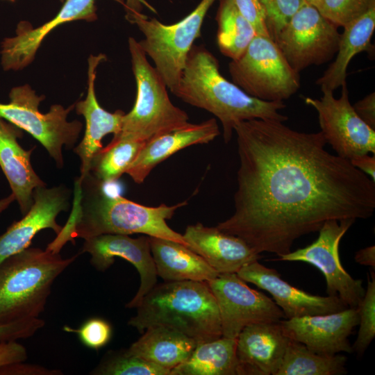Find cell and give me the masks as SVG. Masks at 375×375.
Returning <instances> with one entry per match:
<instances>
[{"label":"cell","mask_w":375,"mask_h":375,"mask_svg":"<svg viewBox=\"0 0 375 375\" xmlns=\"http://www.w3.org/2000/svg\"><path fill=\"white\" fill-rule=\"evenodd\" d=\"M341 87L338 99L334 97V91L321 88L323 94L319 99L305 97V103L317 111L321 133L336 155L349 160L358 156L374 154L375 129L355 112L349 101L347 83Z\"/></svg>","instance_id":"cell-12"},{"label":"cell","mask_w":375,"mask_h":375,"mask_svg":"<svg viewBox=\"0 0 375 375\" xmlns=\"http://www.w3.org/2000/svg\"><path fill=\"white\" fill-rule=\"evenodd\" d=\"M7 1H10L11 2H14L15 0H7Z\"/></svg>","instance_id":"cell-46"},{"label":"cell","mask_w":375,"mask_h":375,"mask_svg":"<svg viewBox=\"0 0 375 375\" xmlns=\"http://www.w3.org/2000/svg\"><path fill=\"white\" fill-rule=\"evenodd\" d=\"M358 323L357 308L280 322L283 333L290 340L303 344L315 353L328 356L353 352L348 338Z\"/></svg>","instance_id":"cell-16"},{"label":"cell","mask_w":375,"mask_h":375,"mask_svg":"<svg viewBox=\"0 0 375 375\" xmlns=\"http://www.w3.org/2000/svg\"><path fill=\"white\" fill-rule=\"evenodd\" d=\"M215 1L201 0L190 13L172 24L149 19L142 13L128 20L144 35L139 45L152 60L172 93L178 86L188 55L194 40L200 37L205 17Z\"/></svg>","instance_id":"cell-7"},{"label":"cell","mask_w":375,"mask_h":375,"mask_svg":"<svg viewBox=\"0 0 375 375\" xmlns=\"http://www.w3.org/2000/svg\"><path fill=\"white\" fill-rule=\"evenodd\" d=\"M347 361L343 355L319 354L290 340L276 375H342L347 373Z\"/></svg>","instance_id":"cell-29"},{"label":"cell","mask_w":375,"mask_h":375,"mask_svg":"<svg viewBox=\"0 0 375 375\" xmlns=\"http://www.w3.org/2000/svg\"><path fill=\"white\" fill-rule=\"evenodd\" d=\"M61 1H63V0H61Z\"/></svg>","instance_id":"cell-47"},{"label":"cell","mask_w":375,"mask_h":375,"mask_svg":"<svg viewBox=\"0 0 375 375\" xmlns=\"http://www.w3.org/2000/svg\"><path fill=\"white\" fill-rule=\"evenodd\" d=\"M9 98V103H0V117L31 134L45 148L57 167H62L63 146L74 149L83 128L81 122L67 119L75 103L67 108L54 104L47 113H42L39 105L44 97L37 95L28 85L12 88Z\"/></svg>","instance_id":"cell-9"},{"label":"cell","mask_w":375,"mask_h":375,"mask_svg":"<svg viewBox=\"0 0 375 375\" xmlns=\"http://www.w3.org/2000/svg\"><path fill=\"white\" fill-rule=\"evenodd\" d=\"M63 330L76 333L83 345L94 350L106 346L110 340L112 333L110 324L101 317L89 318L78 328L64 326Z\"/></svg>","instance_id":"cell-34"},{"label":"cell","mask_w":375,"mask_h":375,"mask_svg":"<svg viewBox=\"0 0 375 375\" xmlns=\"http://www.w3.org/2000/svg\"><path fill=\"white\" fill-rule=\"evenodd\" d=\"M234 132L240 159L235 211L217 227L257 253L281 256L328 220L372 216L375 182L326 151L321 131L254 119L239 123Z\"/></svg>","instance_id":"cell-1"},{"label":"cell","mask_w":375,"mask_h":375,"mask_svg":"<svg viewBox=\"0 0 375 375\" xmlns=\"http://www.w3.org/2000/svg\"><path fill=\"white\" fill-rule=\"evenodd\" d=\"M338 27L304 1L274 40L285 59L297 73L320 65L336 54Z\"/></svg>","instance_id":"cell-10"},{"label":"cell","mask_w":375,"mask_h":375,"mask_svg":"<svg viewBox=\"0 0 375 375\" xmlns=\"http://www.w3.org/2000/svg\"><path fill=\"white\" fill-rule=\"evenodd\" d=\"M241 14L251 24L256 34L269 35L265 10L259 0H234Z\"/></svg>","instance_id":"cell-37"},{"label":"cell","mask_w":375,"mask_h":375,"mask_svg":"<svg viewBox=\"0 0 375 375\" xmlns=\"http://www.w3.org/2000/svg\"><path fill=\"white\" fill-rule=\"evenodd\" d=\"M44 325V321L39 317L0 323V342L30 338Z\"/></svg>","instance_id":"cell-36"},{"label":"cell","mask_w":375,"mask_h":375,"mask_svg":"<svg viewBox=\"0 0 375 375\" xmlns=\"http://www.w3.org/2000/svg\"><path fill=\"white\" fill-rule=\"evenodd\" d=\"M356 220H328L318 231L315 242L275 260L299 261L315 266L324 276L328 295L338 296L349 308H357L365 292L362 281L353 278L344 269L339 254L340 240Z\"/></svg>","instance_id":"cell-11"},{"label":"cell","mask_w":375,"mask_h":375,"mask_svg":"<svg viewBox=\"0 0 375 375\" xmlns=\"http://www.w3.org/2000/svg\"><path fill=\"white\" fill-rule=\"evenodd\" d=\"M80 253H88L90 263L97 270L104 272L122 258L131 263L140 276V285L126 308H137L143 297L157 283V273L152 258L149 236L132 238L124 234H103L84 239Z\"/></svg>","instance_id":"cell-14"},{"label":"cell","mask_w":375,"mask_h":375,"mask_svg":"<svg viewBox=\"0 0 375 375\" xmlns=\"http://www.w3.org/2000/svg\"><path fill=\"white\" fill-rule=\"evenodd\" d=\"M123 6L124 0H113ZM56 15L42 26L33 28L28 22H20L15 35L6 38L1 44V64L5 71L20 70L28 65L44 39L62 24L76 20L92 22L97 19L96 0H63Z\"/></svg>","instance_id":"cell-15"},{"label":"cell","mask_w":375,"mask_h":375,"mask_svg":"<svg viewBox=\"0 0 375 375\" xmlns=\"http://www.w3.org/2000/svg\"><path fill=\"white\" fill-rule=\"evenodd\" d=\"M335 59L317 81L320 88L334 91L346 83L347 67L357 54L374 53L371 43L375 28V6L343 27Z\"/></svg>","instance_id":"cell-25"},{"label":"cell","mask_w":375,"mask_h":375,"mask_svg":"<svg viewBox=\"0 0 375 375\" xmlns=\"http://www.w3.org/2000/svg\"><path fill=\"white\" fill-rule=\"evenodd\" d=\"M128 324L140 333L153 326L176 330L197 342L222 337L215 298L207 282L166 281L156 285L142 299Z\"/></svg>","instance_id":"cell-4"},{"label":"cell","mask_w":375,"mask_h":375,"mask_svg":"<svg viewBox=\"0 0 375 375\" xmlns=\"http://www.w3.org/2000/svg\"><path fill=\"white\" fill-rule=\"evenodd\" d=\"M94 375H171V372L126 350L109 351L90 373Z\"/></svg>","instance_id":"cell-31"},{"label":"cell","mask_w":375,"mask_h":375,"mask_svg":"<svg viewBox=\"0 0 375 375\" xmlns=\"http://www.w3.org/2000/svg\"><path fill=\"white\" fill-rule=\"evenodd\" d=\"M77 256L28 247L0 263V323L38 317L54 281Z\"/></svg>","instance_id":"cell-5"},{"label":"cell","mask_w":375,"mask_h":375,"mask_svg":"<svg viewBox=\"0 0 375 375\" xmlns=\"http://www.w3.org/2000/svg\"><path fill=\"white\" fill-rule=\"evenodd\" d=\"M352 106L360 118L375 129V92L369 93Z\"/></svg>","instance_id":"cell-40"},{"label":"cell","mask_w":375,"mask_h":375,"mask_svg":"<svg viewBox=\"0 0 375 375\" xmlns=\"http://www.w3.org/2000/svg\"><path fill=\"white\" fill-rule=\"evenodd\" d=\"M69 194L63 185L35 188L29 210L0 236V263L29 247L34 236L43 229L50 228L58 235L62 226L56 222V217L60 212L67 211Z\"/></svg>","instance_id":"cell-18"},{"label":"cell","mask_w":375,"mask_h":375,"mask_svg":"<svg viewBox=\"0 0 375 375\" xmlns=\"http://www.w3.org/2000/svg\"><path fill=\"white\" fill-rule=\"evenodd\" d=\"M356 262L373 267H375V247L374 245L361 249L355 254Z\"/></svg>","instance_id":"cell-42"},{"label":"cell","mask_w":375,"mask_h":375,"mask_svg":"<svg viewBox=\"0 0 375 375\" xmlns=\"http://www.w3.org/2000/svg\"><path fill=\"white\" fill-rule=\"evenodd\" d=\"M183 236L189 248L219 274L237 273L261 258L244 240L217 226L208 227L198 222L188 226Z\"/></svg>","instance_id":"cell-21"},{"label":"cell","mask_w":375,"mask_h":375,"mask_svg":"<svg viewBox=\"0 0 375 375\" xmlns=\"http://www.w3.org/2000/svg\"><path fill=\"white\" fill-rule=\"evenodd\" d=\"M145 144L133 140L110 142L94 159L90 173L104 183L116 181L126 173Z\"/></svg>","instance_id":"cell-30"},{"label":"cell","mask_w":375,"mask_h":375,"mask_svg":"<svg viewBox=\"0 0 375 375\" xmlns=\"http://www.w3.org/2000/svg\"><path fill=\"white\" fill-rule=\"evenodd\" d=\"M62 373L57 369L44 367L24 364V362L12 364L0 368V375H60Z\"/></svg>","instance_id":"cell-39"},{"label":"cell","mask_w":375,"mask_h":375,"mask_svg":"<svg viewBox=\"0 0 375 375\" xmlns=\"http://www.w3.org/2000/svg\"><path fill=\"white\" fill-rule=\"evenodd\" d=\"M236 274L245 282L267 291L287 319L329 314L349 308L338 296L315 295L291 285L276 269L258 260L244 265Z\"/></svg>","instance_id":"cell-17"},{"label":"cell","mask_w":375,"mask_h":375,"mask_svg":"<svg viewBox=\"0 0 375 375\" xmlns=\"http://www.w3.org/2000/svg\"><path fill=\"white\" fill-rule=\"evenodd\" d=\"M104 188L105 183L90 173L81 180L76 178L72 214L47 249L59 253L67 242L74 243L76 238L134 233L171 240L189 247L183 235L167 224L187 201L174 206H147L120 195H110Z\"/></svg>","instance_id":"cell-2"},{"label":"cell","mask_w":375,"mask_h":375,"mask_svg":"<svg viewBox=\"0 0 375 375\" xmlns=\"http://www.w3.org/2000/svg\"><path fill=\"white\" fill-rule=\"evenodd\" d=\"M207 283L217 303L222 337L236 339L249 325L285 318L272 299L249 288L236 273L219 274Z\"/></svg>","instance_id":"cell-13"},{"label":"cell","mask_w":375,"mask_h":375,"mask_svg":"<svg viewBox=\"0 0 375 375\" xmlns=\"http://www.w3.org/2000/svg\"><path fill=\"white\" fill-rule=\"evenodd\" d=\"M259 1L265 12L269 35L274 40L305 0H259Z\"/></svg>","instance_id":"cell-35"},{"label":"cell","mask_w":375,"mask_h":375,"mask_svg":"<svg viewBox=\"0 0 375 375\" xmlns=\"http://www.w3.org/2000/svg\"><path fill=\"white\" fill-rule=\"evenodd\" d=\"M215 17L217 43L220 52L235 60L240 58L256 35L251 24L241 14L234 0H218Z\"/></svg>","instance_id":"cell-28"},{"label":"cell","mask_w":375,"mask_h":375,"mask_svg":"<svg viewBox=\"0 0 375 375\" xmlns=\"http://www.w3.org/2000/svg\"><path fill=\"white\" fill-rule=\"evenodd\" d=\"M191 106L203 109L221 122L223 138L228 143L239 123L254 119L284 122L288 117L279 111L283 101H265L245 93L219 72L217 58L203 45L190 49L177 88L172 92Z\"/></svg>","instance_id":"cell-3"},{"label":"cell","mask_w":375,"mask_h":375,"mask_svg":"<svg viewBox=\"0 0 375 375\" xmlns=\"http://www.w3.org/2000/svg\"><path fill=\"white\" fill-rule=\"evenodd\" d=\"M143 5L154 11V9L144 0H126L124 6L126 11V19L128 20L133 16L141 14Z\"/></svg>","instance_id":"cell-43"},{"label":"cell","mask_w":375,"mask_h":375,"mask_svg":"<svg viewBox=\"0 0 375 375\" xmlns=\"http://www.w3.org/2000/svg\"><path fill=\"white\" fill-rule=\"evenodd\" d=\"M375 6V0H320V14L338 27H344Z\"/></svg>","instance_id":"cell-33"},{"label":"cell","mask_w":375,"mask_h":375,"mask_svg":"<svg viewBox=\"0 0 375 375\" xmlns=\"http://www.w3.org/2000/svg\"><path fill=\"white\" fill-rule=\"evenodd\" d=\"M157 275L165 281L208 282L219 274L199 254L171 240L149 236Z\"/></svg>","instance_id":"cell-24"},{"label":"cell","mask_w":375,"mask_h":375,"mask_svg":"<svg viewBox=\"0 0 375 375\" xmlns=\"http://www.w3.org/2000/svg\"><path fill=\"white\" fill-rule=\"evenodd\" d=\"M233 83L265 101L288 99L300 88L299 74L269 35L256 34L243 55L228 64Z\"/></svg>","instance_id":"cell-8"},{"label":"cell","mask_w":375,"mask_h":375,"mask_svg":"<svg viewBox=\"0 0 375 375\" xmlns=\"http://www.w3.org/2000/svg\"><path fill=\"white\" fill-rule=\"evenodd\" d=\"M290 340L280 322L244 328L237 338L238 375H276Z\"/></svg>","instance_id":"cell-20"},{"label":"cell","mask_w":375,"mask_h":375,"mask_svg":"<svg viewBox=\"0 0 375 375\" xmlns=\"http://www.w3.org/2000/svg\"><path fill=\"white\" fill-rule=\"evenodd\" d=\"M359 317L358 336L352 349L362 356L375 336V274L370 270L367 290L357 306Z\"/></svg>","instance_id":"cell-32"},{"label":"cell","mask_w":375,"mask_h":375,"mask_svg":"<svg viewBox=\"0 0 375 375\" xmlns=\"http://www.w3.org/2000/svg\"><path fill=\"white\" fill-rule=\"evenodd\" d=\"M197 342L173 328L163 326L147 328L127 352L171 372L192 353Z\"/></svg>","instance_id":"cell-26"},{"label":"cell","mask_w":375,"mask_h":375,"mask_svg":"<svg viewBox=\"0 0 375 375\" xmlns=\"http://www.w3.org/2000/svg\"><path fill=\"white\" fill-rule=\"evenodd\" d=\"M237 338L221 337L198 343L191 356L171 375H238Z\"/></svg>","instance_id":"cell-27"},{"label":"cell","mask_w":375,"mask_h":375,"mask_svg":"<svg viewBox=\"0 0 375 375\" xmlns=\"http://www.w3.org/2000/svg\"><path fill=\"white\" fill-rule=\"evenodd\" d=\"M15 200L14 194L12 193L8 197L0 200V215L5 210L10 204Z\"/></svg>","instance_id":"cell-44"},{"label":"cell","mask_w":375,"mask_h":375,"mask_svg":"<svg viewBox=\"0 0 375 375\" xmlns=\"http://www.w3.org/2000/svg\"><path fill=\"white\" fill-rule=\"evenodd\" d=\"M353 166L360 171L369 175L372 180L375 182V156H369V153L356 156L349 160Z\"/></svg>","instance_id":"cell-41"},{"label":"cell","mask_w":375,"mask_h":375,"mask_svg":"<svg viewBox=\"0 0 375 375\" xmlns=\"http://www.w3.org/2000/svg\"><path fill=\"white\" fill-rule=\"evenodd\" d=\"M105 54L90 55L88 58V92L84 100L75 103L74 108L78 115L83 116L85 130L81 142L74 148V151L81 160V175L83 179L90 172L94 159L102 149V139L108 134L117 135L122 129L124 112L117 110L110 112L103 108L96 97L94 83L97 67L106 60Z\"/></svg>","instance_id":"cell-19"},{"label":"cell","mask_w":375,"mask_h":375,"mask_svg":"<svg viewBox=\"0 0 375 375\" xmlns=\"http://www.w3.org/2000/svg\"><path fill=\"white\" fill-rule=\"evenodd\" d=\"M305 1L312 5L313 6L316 8L317 5L319 4L320 0H305Z\"/></svg>","instance_id":"cell-45"},{"label":"cell","mask_w":375,"mask_h":375,"mask_svg":"<svg viewBox=\"0 0 375 375\" xmlns=\"http://www.w3.org/2000/svg\"><path fill=\"white\" fill-rule=\"evenodd\" d=\"M28 358L26 348L17 340L0 342V368L15 363L22 362Z\"/></svg>","instance_id":"cell-38"},{"label":"cell","mask_w":375,"mask_h":375,"mask_svg":"<svg viewBox=\"0 0 375 375\" xmlns=\"http://www.w3.org/2000/svg\"><path fill=\"white\" fill-rule=\"evenodd\" d=\"M220 134L217 122L210 118L186 125L156 136L146 142L129 166L127 174L136 183H142L159 163L177 151L194 144H208Z\"/></svg>","instance_id":"cell-22"},{"label":"cell","mask_w":375,"mask_h":375,"mask_svg":"<svg viewBox=\"0 0 375 375\" xmlns=\"http://www.w3.org/2000/svg\"><path fill=\"white\" fill-rule=\"evenodd\" d=\"M132 71L136 83V98L131 110L123 117L120 133L110 142L151 138L189 123L186 112L170 100L163 79L147 59L135 38H128Z\"/></svg>","instance_id":"cell-6"},{"label":"cell","mask_w":375,"mask_h":375,"mask_svg":"<svg viewBox=\"0 0 375 375\" xmlns=\"http://www.w3.org/2000/svg\"><path fill=\"white\" fill-rule=\"evenodd\" d=\"M22 130L0 117V167L6 177L19 210L25 215L33 203L35 188L46 183L34 171L31 156L33 148L25 150L17 140Z\"/></svg>","instance_id":"cell-23"}]
</instances>
